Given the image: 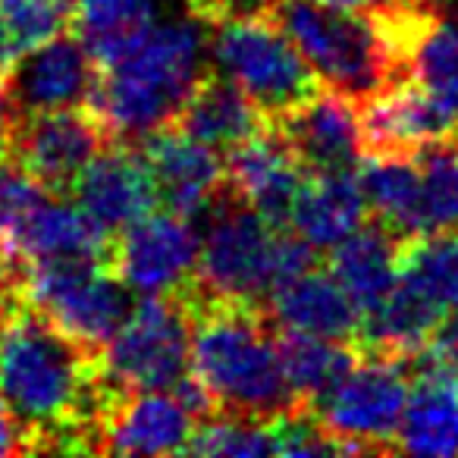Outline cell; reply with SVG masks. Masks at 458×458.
Segmentation results:
<instances>
[{
	"label": "cell",
	"mask_w": 458,
	"mask_h": 458,
	"mask_svg": "<svg viewBox=\"0 0 458 458\" xmlns=\"http://www.w3.org/2000/svg\"><path fill=\"white\" fill-rule=\"evenodd\" d=\"M157 182L160 204L182 216H204V210L226 191V160L220 151L191 139L176 123L154 129L139 141Z\"/></svg>",
	"instance_id": "obj_14"
},
{
	"label": "cell",
	"mask_w": 458,
	"mask_h": 458,
	"mask_svg": "<svg viewBox=\"0 0 458 458\" xmlns=\"http://www.w3.org/2000/svg\"><path fill=\"white\" fill-rule=\"evenodd\" d=\"M280 355L299 408H314L355 368L361 349L358 343H343V339L280 330Z\"/></svg>",
	"instance_id": "obj_25"
},
{
	"label": "cell",
	"mask_w": 458,
	"mask_h": 458,
	"mask_svg": "<svg viewBox=\"0 0 458 458\" xmlns=\"http://www.w3.org/2000/svg\"><path fill=\"white\" fill-rule=\"evenodd\" d=\"M395 283L445 318L458 305V233L402 239Z\"/></svg>",
	"instance_id": "obj_28"
},
{
	"label": "cell",
	"mask_w": 458,
	"mask_h": 458,
	"mask_svg": "<svg viewBox=\"0 0 458 458\" xmlns=\"http://www.w3.org/2000/svg\"><path fill=\"white\" fill-rule=\"evenodd\" d=\"M274 126L286 135L308 173L355 170L358 157L364 154L358 101L345 98L343 91L320 89Z\"/></svg>",
	"instance_id": "obj_16"
},
{
	"label": "cell",
	"mask_w": 458,
	"mask_h": 458,
	"mask_svg": "<svg viewBox=\"0 0 458 458\" xmlns=\"http://www.w3.org/2000/svg\"><path fill=\"white\" fill-rule=\"evenodd\" d=\"M201 236L191 216L148 214L120 233L110 249L114 274L139 295H182L195 283Z\"/></svg>",
	"instance_id": "obj_10"
},
{
	"label": "cell",
	"mask_w": 458,
	"mask_h": 458,
	"mask_svg": "<svg viewBox=\"0 0 458 458\" xmlns=\"http://www.w3.org/2000/svg\"><path fill=\"white\" fill-rule=\"evenodd\" d=\"M7 280L66 336L98 355L135 308L132 289L114 274L110 261H29Z\"/></svg>",
	"instance_id": "obj_7"
},
{
	"label": "cell",
	"mask_w": 458,
	"mask_h": 458,
	"mask_svg": "<svg viewBox=\"0 0 458 458\" xmlns=\"http://www.w3.org/2000/svg\"><path fill=\"white\" fill-rule=\"evenodd\" d=\"M286 226H276L251 204L223 191L204 210L201 255L191 293L208 299L264 305L276 286V255Z\"/></svg>",
	"instance_id": "obj_6"
},
{
	"label": "cell",
	"mask_w": 458,
	"mask_h": 458,
	"mask_svg": "<svg viewBox=\"0 0 458 458\" xmlns=\"http://www.w3.org/2000/svg\"><path fill=\"white\" fill-rule=\"evenodd\" d=\"M16 452H29V443L16 424L13 411H10L7 399L0 393V455H16Z\"/></svg>",
	"instance_id": "obj_35"
},
{
	"label": "cell",
	"mask_w": 458,
	"mask_h": 458,
	"mask_svg": "<svg viewBox=\"0 0 458 458\" xmlns=\"http://www.w3.org/2000/svg\"><path fill=\"white\" fill-rule=\"evenodd\" d=\"M107 145H114L107 126L85 104V107L20 116L13 157L54 195H72L76 179Z\"/></svg>",
	"instance_id": "obj_11"
},
{
	"label": "cell",
	"mask_w": 458,
	"mask_h": 458,
	"mask_svg": "<svg viewBox=\"0 0 458 458\" xmlns=\"http://www.w3.org/2000/svg\"><path fill=\"white\" fill-rule=\"evenodd\" d=\"M204 22H154V29L116 64L104 66L89 107L114 141H141L176 123L204 72Z\"/></svg>",
	"instance_id": "obj_3"
},
{
	"label": "cell",
	"mask_w": 458,
	"mask_h": 458,
	"mask_svg": "<svg viewBox=\"0 0 458 458\" xmlns=\"http://www.w3.org/2000/svg\"><path fill=\"white\" fill-rule=\"evenodd\" d=\"M110 233L82 204L51 195L22 229L13 270L29 261H110Z\"/></svg>",
	"instance_id": "obj_22"
},
{
	"label": "cell",
	"mask_w": 458,
	"mask_h": 458,
	"mask_svg": "<svg viewBox=\"0 0 458 458\" xmlns=\"http://www.w3.org/2000/svg\"><path fill=\"white\" fill-rule=\"evenodd\" d=\"M364 154H414L458 135V116L418 82L405 79L358 104Z\"/></svg>",
	"instance_id": "obj_15"
},
{
	"label": "cell",
	"mask_w": 458,
	"mask_h": 458,
	"mask_svg": "<svg viewBox=\"0 0 458 458\" xmlns=\"http://www.w3.org/2000/svg\"><path fill=\"white\" fill-rule=\"evenodd\" d=\"M51 195L54 191L38 176H32L13 154L0 160V270L7 276L16 264V245L29 216Z\"/></svg>",
	"instance_id": "obj_31"
},
{
	"label": "cell",
	"mask_w": 458,
	"mask_h": 458,
	"mask_svg": "<svg viewBox=\"0 0 458 458\" xmlns=\"http://www.w3.org/2000/svg\"><path fill=\"white\" fill-rule=\"evenodd\" d=\"M176 126L216 151H233L274 123L233 79L220 70H208L179 110Z\"/></svg>",
	"instance_id": "obj_20"
},
{
	"label": "cell",
	"mask_w": 458,
	"mask_h": 458,
	"mask_svg": "<svg viewBox=\"0 0 458 458\" xmlns=\"http://www.w3.org/2000/svg\"><path fill=\"white\" fill-rule=\"evenodd\" d=\"M16 126H20V110L13 107L7 89L0 85V160H7L13 154Z\"/></svg>",
	"instance_id": "obj_36"
},
{
	"label": "cell",
	"mask_w": 458,
	"mask_h": 458,
	"mask_svg": "<svg viewBox=\"0 0 458 458\" xmlns=\"http://www.w3.org/2000/svg\"><path fill=\"white\" fill-rule=\"evenodd\" d=\"M264 305L280 330L343 339V343H358V333H361V311L343 289V283L333 276V270L311 267L293 276L276 286Z\"/></svg>",
	"instance_id": "obj_19"
},
{
	"label": "cell",
	"mask_w": 458,
	"mask_h": 458,
	"mask_svg": "<svg viewBox=\"0 0 458 458\" xmlns=\"http://www.w3.org/2000/svg\"><path fill=\"white\" fill-rule=\"evenodd\" d=\"M358 182L368 198L374 220L389 226L399 239H408L414 201H418V160L414 154H364Z\"/></svg>",
	"instance_id": "obj_30"
},
{
	"label": "cell",
	"mask_w": 458,
	"mask_h": 458,
	"mask_svg": "<svg viewBox=\"0 0 458 458\" xmlns=\"http://www.w3.org/2000/svg\"><path fill=\"white\" fill-rule=\"evenodd\" d=\"M408 79L458 116V22L443 10L418 20L399 41Z\"/></svg>",
	"instance_id": "obj_26"
},
{
	"label": "cell",
	"mask_w": 458,
	"mask_h": 458,
	"mask_svg": "<svg viewBox=\"0 0 458 458\" xmlns=\"http://www.w3.org/2000/svg\"><path fill=\"white\" fill-rule=\"evenodd\" d=\"M10 286V280H7V274H4V270H0V295H4V289Z\"/></svg>",
	"instance_id": "obj_40"
},
{
	"label": "cell",
	"mask_w": 458,
	"mask_h": 458,
	"mask_svg": "<svg viewBox=\"0 0 458 458\" xmlns=\"http://www.w3.org/2000/svg\"><path fill=\"white\" fill-rule=\"evenodd\" d=\"M274 0H189V13L204 26H214L229 16H255L267 13Z\"/></svg>",
	"instance_id": "obj_34"
},
{
	"label": "cell",
	"mask_w": 458,
	"mask_h": 458,
	"mask_svg": "<svg viewBox=\"0 0 458 458\" xmlns=\"http://www.w3.org/2000/svg\"><path fill=\"white\" fill-rule=\"evenodd\" d=\"M16 60H20V47H16L10 29L4 26V20H0V85L7 82V76H10V70H13Z\"/></svg>",
	"instance_id": "obj_39"
},
{
	"label": "cell",
	"mask_w": 458,
	"mask_h": 458,
	"mask_svg": "<svg viewBox=\"0 0 458 458\" xmlns=\"http://www.w3.org/2000/svg\"><path fill=\"white\" fill-rule=\"evenodd\" d=\"M430 345L439 352V355L455 358V361H458V305L452 308L449 314H445L443 327L437 330V339H433Z\"/></svg>",
	"instance_id": "obj_37"
},
{
	"label": "cell",
	"mask_w": 458,
	"mask_h": 458,
	"mask_svg": "<svg viewBox=\"0 0 458 458\" xmlns=\"http://www.w3.org/2000/svg\"><path fill=\"white\" fill-rule=\"evenodd\" d=\"M418 160V201H414L411 236L458 233V135L439 139L414 151Z\"/></svg>",
	"instance_id": "obj_29"
},
{
	"label": "cell",
	"mask_w": 458,
	"mask_h": 458,
	"mask_svg": "<svg viewBox=\"0 0 458 458\" xmlns=\"http://www.w3.org/2000/svg\"><path fill=\"white\" fill-rule=\"evenodd\" d=\"M399 251L402 239L380 220H368L355 229L345 242L330 251V270L343 289L352 295L358 311L370 314L386 301L399 280Z\"/></svg>",
	"instance_id": "obj_23"
},
{
	"label": "cell",
	"mask_w": 458,
	"mask_h": 458,
	"mask_svg": "<svg viewBox=\"0 0 458 458\" xmlns=\"http://www.w3.org/2000/svg\"><path fill=\"white\" fill-rule=\"evenodd\" d=\"M191 308V377L208 389L216 414L274 424L299 402L283 370L280 327L267 305L208 299L185 289Z\"/></svg>",
	"instance_id": "obj_2"
},
{
	"label": "cell",
	"mask_w": 458,
	"mask_h": 458,
	"mask_svg": "<svg viewBox=\"0 0 458 458\" xmlns=\"http://www.w3.org/2000/svg\"><path fill=\"white\" fill-rule=\"evenodd\" d=\"M157 22V0H76V35L98 66L126 57Z\"/></svg>",
	"instance_id": "obj_27"
},
{
	"label": "cell",
	"mask_w": 458,
	"mask_h": 458,
	"mask_svg": "<svg viewBox=\"0 0 458 458\" xmlns=\"http://www.w3.org/2000/svg\"><path fill=\"white\" fill-rule=\"evenodd\" d=\"M101 79V66L79 35H57L32 51L20 54L10 70L7 89L20 116L85 107Z\"/></svg>",
	"instance_id": "obj_12"
},
{
	"label": "cell",
	"mask_w": 458,
	"mask_h": 458,
	"mask_svg": "<svg viewBox=\"0 0 458 458\" xmlns=\"http://www.w3.org/2000/svg\"><path fill=\"white\" fill-rule=\"evenodd\" d=\"M0 393L29 452H95L114 389L101 355L66 336L13 286L0 295Z\"/></svg>",
	"instance_id": "obj_1"
},
{
	"label": "cell",
	"mask_w": 458,
	"mask_h": 458,
	"mask_svg": "<svg viewBox=\"0 0 458 458\" xmlns=\"http://www.w3.org/2000/svg\"><path fill=\"white\" fill-rule=\"evenodd\" d=\"M72 198L101 223L107 233H123L135 220L148 216L160 201L157 182L141 148L126 141L107 145L76 179Z\"/></svg>",
	"instance_id": "obj_17"
},
{
	"label": "cell",
	"mask_w": 458,
	"mask_h": 458,
	"mask_svg": "<svg viewBox=\"0 0 458 458\" xmlns=\"http://www.w3.org/2000/svg\"><path fill=\"white\" fill-rule=\"evenodd\" d=\"M414 389L399 427V452L411 455H458V380L437 370L411 374Z\"/></svg>",
	"instance_id": "obj_24"
},
{
	"label": "cell",
	"mask_w": 458,
	"mask_h": 458,
	"mask_svg": "<svg viewBox=\"0 0 458 458\" xmlns=\"http://www.w3.org/2000/svg\"><path fill=\"white\" fill-rule=\"evenodd\" d=\"M267 16L289 35L320 82L352 101L361 104L408 79L399 47L374 16L330 7L324 0H274Z\"/></svg>",
	"instance_id": "obj_4"
},
{
	"label": "cell",
	"mask_w": 458,
	"mask_h": 458,
	"mask_svg": "<svg viewBox=\"0 0 458 458\" xmlns=\"http://www.w3.org/2000/svg\"><path fill=\"white\" fill-rule=\"evenodd\" d=\"M308 170L295 157L293 145L276 126L245 145L226 151V185L236 198L264 214L276 226H289L295 195L305 182Z\"/></svg>",
	"instance_id": "obj_18"
},
{
	"label": "cell",
	"mask_w": 458,
	"mask_h": 458,
	"mask_svg": "<svg viewBox=\"0 0 458 458\" xmlns=\"http://www.w3.org/2000/svg\"><path fill=\"white\" fill-rule=\"evenodd\" d=\"M411 399V370L402 358L361 352L355 368L311 408L349 455L399 452V427Z\"/></svg>",
	"instance_id": "obj_8"
},
{
	"label": "cell",
	"mask_w": 458,
	"mask_h": 458,
	"mask_svg": "<svg viewBox=\"0 0 458 458\" xmlns=\"http://www.w3.org/2000/svg\"><path fill=\"white\" fill-rule=\"evenodd\" d=\"M198 414L176 389H132L110 399L98 427L95 452L110 455H176L189 452Z\"/></svg>",
	"instance_id": "obj_13"
},
{
	"label": "cell",
	"mask_w": 458,
	"mask_h": 458,
	"mask_svg": "<svg viewBox=\"0 0 458 458\" xmlns=\"http://www.w3.org/2000/svg\"><path fill=\"white\" fill-rule=\"evenodd\" d=\"M330 7L339 10H352V13H368V16H380L386 10H393L399 0H324Z\"/></svg>",
	"instance_id": "obj_38"
},
{
	"label": "cell",
	"mask_w": 458,
	"mask_h": 458,
	"mask_svg": "<svg viewBox=\"0 0 458 458\" xmlns=\"http://www.w3.org/2000/svg\"><path fill=\"white\" fill-rule=\"evenodd\" d=\"M368 198H364L355 170L308 173L295 195L289 229L299 233L311 249L333 251L368 223Z\"/></svg>",
	"instance_id": "obj_21"
},
{
	"label": "cell",
	"mask_w": 458,
	"mask_h": 458,
	"mask_svg": "<svg viewBox=\"0 0 458 458\" xmlns=\"http://www.w3.org/2000/svg\"><path fill=\"white\" fill-rule=\"evenodd\" d=\"M120 393L176 389L191 374V308L185 295H145L101 352Z\"/></svg>",
	"instance_id": "obj_9"
},
{
	"label": "cell",
	"mask_w": 458,
	"mask_h": 458,
	"mask_svg": "<svg viewBox=\"0 0 458 458\" xmlns=\"http://www.w3.org/2000/svg\"><path fill=\"white\" fill-rule=\"evenodd\" d=\"M0 20L20 54L64 35L76 20V0H0Z\"/></svg>",
	"instance_id": "obj_33"
},
{
	"label": "cell",
	"mask_w": 458,
	"mask_h": 458,
	"mask_svg": "<svg viewBox=\"0 0 458 458\" xmlns=\"http://www.w3.org/2000/svg\"><path fill=\"white\" fill-rule=\"evenodd\" d=\"M189 452L191 455H220V458L276 455L274 430H270L267 420L242 418V414H210V418L198 420Z\"/></svg>",
	"instance_id": "obj_32"
},
{
	"label": "cell",
	"mask_w": 458,
	"mask_h": 458,
	"mask_svg": "<svg viewBox=\"0 0 458 458\" xmlns=\"http://www.w3.org/2000/svg\"><path fill=\"white\" fill-rule=\"evenodd\" d=\"M204 29H210L214 70L233 79L270 123L283 120L320 91L318 72L267 13L229 16Z\"/></svg>",
	"instance_id": "obj_5"
}]
</instances>
